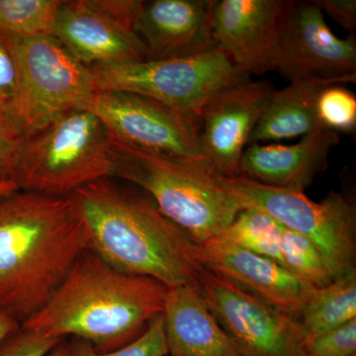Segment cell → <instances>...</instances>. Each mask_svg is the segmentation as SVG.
<instances>
[{"mask_svg": "<svg viewBox=\"0 0 356 356\" xmlns=\"http://www.w3.org/2000/svg\"><path fill=\"white\" fill-rule=\"evenodd\" d=\"M90 250V232L74 195L19 189L0 195V314L24 324Z\"/></svg>", "mask_w": 356, "mask_h": 356, "instance_id": "cell-1", "label": "cell"}, {"mask_svg": "<svg viewBox=\"0 0 356 356\" xmlns=\"http://www.w3.org/2000/svg\"><path fill=\"white\" fill-rule=\"evenodd\" d=\"M90 232L92 250L122 273L168 288L199 290V245L159 211L149 196L103 178L72 194Z\"/></svg>", "mask_w": 356, "mask_h": 356, "instance_id": "cell-2", "label": "cell"}, {"mask_svg": "<svg viewBox=\"0 0 356 356\" xmlns=\"http://www.w3.org/2000/svg\"><path fill=\"white\" fill-rule=\"evenodd\" d=\"M168 289L153 278L122 273L88 250L46 306L21 327L109 353L142 336L163 313Z\"/></svg>", "mask_w": 356, "mask_h": 356, "instance_id": "cell-3", "label": "cell"}, {"mask_svg": "<svg viewBox=\"0 0 356 356\" xmlns=\"http://www.w3.org/2000/svg\"><path fill=\"white\" fill-rule=\"evenodd\" d=\"M111 140L114 177L146 191L159 211L198 245L222 235L245 209L202 156H159Z\"/></svg>", "mask_w": 356, "mask_h": 356, "instance_id": "cell-4", "label": "cell"}, {"mask_svg": "<svg viewBox=\"0 0 356 356\" xmlns=\"http://www.w3.org/2000/svg\"><path fill=\"white\" fill-rule=\"evenodd\" d=\"M111 137L89 110H74L26 134L15 184L23 191L67 197L114 177Z\"/></svg>", "mask_w": 356, "mask_h": 356, "instance_id": "cell-5", "label": "cell"}, {"mask_svg": "<svg viewBox=\"0 0 356 356\" xmlns=\"http://www.w3.org/2000/svg\"><path fill=\"white\" fill-rule=\"evenodd\" d=\"M3 34L17 69L13 123L23 135L60 115L88 109L98 91L90 70L57 38Z\"/></svg>", "mask_w": 356, "mask_h": 356, "instance_id": "cell-6", "label": "cell"}, {"mask_svg": "<svg viewBox=\"0 0 356 356\" xmlns=\"http://www.w3.org/2000/svg\"><path fill=\"white\" fill-rule=\"evenodd\" d=\"M89 70L98 91L139 93L199 119L218 93L250 79L218 49L193 57L143 60Z\"/></svg>", "mask_w": 356, "mask_h": 356, "instance_id": "cell-7", "label": "cell"}, {"mask_svg": "<svg viewBox=\"0 0 356 356\" xmlns=\"http://www.w3.org/2000/svg\"><path fill=\"white\" fill-rule=\"evenodd\" d=\"M220 179L245 209L262 211L315 243L336 278L355 270V209L343 195L332 193L318 203L304 191L262 184L243 175H220Z\"/></svg>", "mask_w": 356, "mask_h": 356, "instance_id": "cell-8", "label": "cell"}, {"mask_svg": "<svg viewBox=\"0 0 356 356\" xmlns=\"http://www.w3.org/2000/svg\"><path fill=\"white\" fill-rule=\"evenodd\" d=\"M88 110L100 119L112 139L126 146L172 158L200 156V119L149 96L97 91Z\"/></svg>", "mask_w": 356, "mask_h": 356, "instance_id": "cell-9", "label": "cell"}, {"mask_svg": "<svg viewBox=\"0 0 356 356\" xmlns=\"http://www.w3.org/2000/svg\"><path fill=\"white\" fill-rule=\"evenodd\" d=\"M199 292L241 356H306L296 318L205 268Z\"/></svg>", "mask_w": 356, "mask_h": 356, "instance_id": "cell-10", "label": "cell"}, {"mask_svg": "<svg viewBox=\"0 0 356 356\" xmlns=\"http://www.w3.org/2000/svg\"><path fill=\"white\" fill-rule=\"evenodd\" d=\"M293 2L216 0L212 15L216 48L248 77L276 70L281 33Z\"/></svg>", "mask_w": 356, "mask_h": 356, "instance_id": "cell-11", "label": "cell"}, {"mask_svg": "<svg viewBox=\"0 0 356 356\" xmlns=\"http://www.w3.org/2000/svg\"><path fill=\"white\" fill-rule=\"evenodd\" d=\"M276 70L290 81L356 79V39L339 38L313 2L294 1L281 33Z\"/></svg>", "mask_w": 356, "mask_h": 356, "instance_id": "cell-12", "label": "cell"}, {"mask_svg": "<svg viewBox=\"0 0 356 356\" xmlns=\"http://www.w3.org/2000/svg\"><path fill=\"white\" fill-rule=\"evenodd\" d=\"M275 91L268 81L248 79L224 89L204 107L200 156L219 175H241L245 147Z\"/></svg>", "mask_w": 356, "mask_h": 356, "instance_id": "cell-13", "label": "cell"}, {"mask_svg": "<svg viewBox=\"0 0 356 356\" xmlns=\"http://www.w3.org/2000/svg\"><path fill=\"white\" fill-rule=\"evenodd\" d=\"M199 254L206 270L296 320L317 289L278 262L238 247L222 236L199 245Z\"/></svg>", "mask_w": 356, "mask_h": 356, "instance_id": "cell-14", "label": "cell"}, {"mask_svg": "<svg viewBox=\"0 0 356 356\" xmlns=\"http://www.w3.org/2000/svg\"><path fill=\"white\" fill-rule=\"evenodd\" d=\"M216 0L145 1L134 33L146 60L187 58L216 50L212 15Z\"/></svg>", "mask_w": 356, "mask_h": 356, "instance_id": "cell-15", "label": "cell"}, {"mask_svg": "<svg viewBox=\"0 0 356 356\" xmlns=\"http://www.w3.org/2000/svg\"><path fill=\"white\" fill-rule=\"evenodd\" d=\"M54 37L88 67L146 60L135 33L102 13L92 0L63 1Z\"/></svg>", "mask_w": 356, "mask_h": 356, "instance_id": "cell-16", "label": "cell"}, {"mask_svg": "<svg viewBox=\"0 0 356 356\" xmlns=\"http://www.w3.org/2000/svg\"><path fill=\"white\" fill-rule=\"evenodd\" d=\"M339 143V134L318 126L297 144L250 145L241 159V175L262 184L304 191L327 168L330 154Z\"/></svg>", "mask_w": 356, "mask_h": 356, "instance_id": "cell-17", "label": "cell"}, {"mask_svg": "<svg viewBox=\"0 0 356 356\" xmlns=\"http://www.w3.org/2000/svg\"><path fill=\"white\" fill-rule=\"evenodd\" d=\"M163 316L168 355L241 356L195 288H168Z\"/></svg>", "mask_w": 356, "mask_h": 356, "instance_id": "cell-18", "label": "cell"}, {"mask_svg": "<svg viewBox=\"0 0 356 356\" xmlns=\"http://www.w3.org/2000/svg\"><path fill=\"white\" fill-rule=\"evenodd\" d=\"M351 83L348 79H310L291 81L276 90L262 114L248 145L293 139L318 127V98L327 86Z\"/></svg>", "mask_w": 356, "mask_h": 356, "instance_id": "cell-19", "label": "cell"}, {"mask_svg": "<svg viewBox=\"0 0 356 356\" xmlns=\"http://www.w3.org/2000/svg\"><path fill=\"white\" fill-rule=\"evenodd\" d=\"M356 318V271L316 289L297 318L306 337L317 336Z\"/></svg>", "mask_w": 356, "mask_h": 356, "instance_id": "cell-20", "label": "cell"}, {"mask_svg": "<svg viewBox=\"0 0 356 356\" xmlns=\"http://www.w3.org/2000/svg\"><path fill=\"white\" fill-rule=\"evenodd\" d=\"M221 236L238 247L283 266L282 225L262 211L254 208L241 211Z\"/></svg>", "mask_w": 356, "mask_h": 356, "instance_id": "cell-21", "label": "cell"}, {"mask_svg": "<svg viewBox=\"0 0 356 356\" xmlns=\"http://www.w3.org/2000/svg\"><path fill=\"white\" fill-rule=\"evenodd\" d=\"M60 0H0V30L17 37L54 36Z\"/></svg>", "mask_w": 356, "mask_h": 356, "instance_id": "cell-22", "label": "cell"}, {"mask_svg": "<svg viewBox=\"0 0 356 356\" xmlns=\"http://www.w3.org/2000/svg\"><path fill=\"white\" fill-rule=\"evenodd\" d=\"M281 254L283 266L311 286L320 289L336 280L317 245L306 236L283 226Z\"/></svg>", "mask_w": 356, "mask_h": 356, "instance_id": "cell-23", "label": "cell"}, {"mask_svg": "<svg viewBox=\"0 0 356 356\" xmlns=\"http://www.w3.org/2000/svg\"><path fill=\"white\" fill-rule=\"evenodd\" d=\"M318 125L334 132L353 133L356 129V97L343 84L327 86L318 98Z\"/></svg>", "mask_w": 356, "mask_h": 356, "instance_id": "cell-24", "label": "cell"}, {"mask_svg": "<svg viewBox=\"0 0 356 356\" xmlns=\"http://www.w3.org/2000/svg\"><path fill=\"white\" fill-rule=\"evenodd\" d=\"M72 356H165L168 355L165 336L163 316H158L152 321L146 332L132 343L109 351L99 353L90 343L81 339H72Z\"/></svg>", "mask_w": 356, "mask_h": 356, "instance_id": "cell-25", "label": "cell"}, {"mask_svg": "<svg viewBox=\"0 0 356 356\" xmlns=\"http://www.w3.org/2000/svg\"><path fill=\"white\" fill-rule=\"evenodd\" d=\"M304 350L306 356H355L356 318L331 331L305 337Z\"/></svg>", "mask_w": 356, "mask_h": 356, "instance_id": "cell-26", "label": "cell"}, {"mask_svg": "<svg viewBox=\"0 0 356 356\" xmlns=\"http://www.w3.org/2000/svg\"><path fill=\"white\" fill-rule=\"evenodd\" d=\"M62 341L20 325L0 341V356H44Z\"/></svg>", "mask_w": 356, "mask_h": 356, "instance_id": "cell-27", "label": "cell"}, {"mask_svg": "<svg viewBox=\"0 0 356 356\" xmlns=\"http://www.w3.org/2000/svg\"><path fill=\"white\" fill-rule=\"evenodd\" d=\"M17 79L15 60L3 32L0 31V119L11 123H13Z\"/></svg>", "mask_w": 356, "mask_h": 356, "instance_id": "cell-28", "label": "cell"}, {"mask_svg": "<svg viewBox=\"0 0 356 356\" xmlns=\"http://www.w3.org/2000/svg\"><path fill=\"white\" fill-rule=\"evenodd\" d=\"M23 139L24 135L13 123L0 119V184H15Z\"/></svg>", "mask_w": 356, "mask_h": 356, "instance_id": "cell-29", "label": "cell"}, {"mask_svg": "<svg viewBox=\"0 0 356 356\" xmlns=\"http://www.w3.org/2000/svg\"><path fill=\"white\" fill-rule=\"evenodd\" d=\"M92 2L102 13L133 32L134 25L145 4L140 0H92Z\"/></svg>", "mask_w": 356, "mask_h": 356, "instance_id": "cell-30", "label": "cell"}, {"mask_svg": "<svg viewBox=\"0 0 356 356\" xmlns=\"http://www.w3.org/2000/svg\"><path fill=\"white\" fill-rule=\"evenodd\" d=\"M312 2L329 14L343 29L348 30L351 36H355V0H313Z\"/></svg>", "mask_w": 356, "mask_h": 356, "instance_id": "cell-31", "label": "cell"}, {"mask_svg": "<svg viewBox=\"0 0 356 356\" xmlns=\"http://www.w3.org/2000/svg\"><path fill=\"white\" fill-rule=\"evenodd\" d=\"M18 327H20V325H18L13 318L0 314V341H1L9 332L17 329Z\"/></svg>", "mask_w": 356, "mask_h": 356, "instance_id": "cell-32", "label": "cell"}, {"mask_svg": "<svg viewBox=\"0 0 356 356\" xmlns=\"http://www.w3.org/2000/svg\"><path fill=\"white\" fill-rule=\"evenodd\" d=\"M44 356H72V348H70V341L67 339H63L57 346L53 348Z\"/></svg>", "mask_w": 356, "mask_h": 356, "instance_id": "cell-33", "label": "cell"}, {"mask_svg": "<svg viewBox=\"0 0 356 356\" xmlns=\"http://www.w3.org/2000/svg\"><path fill=\"white\" fill-rule=\"evenodd\" d=\"M15 191H18V187L17 185L13 184V182H10V184H0V195L10 193V192H13Z\"/></svg>", "mask_w": 356, "mask_h": 356, "instance_id": "cell-34", "label": "cell"}, {"mask_svg": "<svg viewBox=\"0 0 356 356\" xmlns=\"http://www.w3.org/2000/svg\"><path fill=\"white\" fill-rule=\"evenodd\" d=\"M355 356H356V355H355Z\"/></svg>", "mask_w": 356, "mask_h": 356, "instance_id": "cell-35", "label": "cell"}]
</instances>
